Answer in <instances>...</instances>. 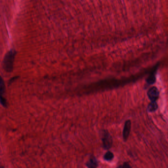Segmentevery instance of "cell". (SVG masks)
<instances>
[{
  "label": "cell",
  "mask_w": 168,
  "mask_h": 168,
  "mask_svg": "<svg viewBox=\"0 0 168 168\" xmlns=\"http://www.w3.org/2000/svg\"><path fill=\"white\" fill-rule=\"evenodd\" d=\"M15 56V52L13 50H10L5 55L3 60V67L7 72H10L12 71Z\"/></svg>",
  "instance_id": "obj_1"
},
{
  "label": "cell",
  "mask_w": 168,
  "mask_h": 168,
  "mask_svg": "<svg viewBox=\"0 0 168 168\" xmlns=\"http://www.w3.org/2000/svg\"><path fill=\"white\" fill-rule=\"evenodd\" d=\"M102 140L103 147L105 149H109L112 147L113 144L112 137L111 136L110 134L109 133L108 131L105 130L103 131Z\"/></svg>",
  "instance_id": "obj_2"
},
{
  "label": "cell",
  "mask_w": 168,
  "mask_h": 168,
  "mask_svg": "<svg viewBox=\"0 0 168 168\" xmlns=\"http://www.w3.org/2000/svg\"><path fill=\"white\" fill-rule=\"evenodd\" d=\"M148 95L152 101H156L159 98V92L158 89L155 87H151L148 91Z\"/></svg>",
  "instance_id": "obj_3"
},
{
  "label": "cell",
  "mask_w": 168,
  "mask_h": 168,
  "mask_svg": "<svg viewBox=\"0 0 168 168\" xmlns=\"http://www.w3.org/2000/svg\"><path fill=\"white\" fill-rule=\"evenodd\" d=\"M131 130V122L129 120L126 122L123 129V138L125 141H127L129 136L130 132Z\"/></svg>",
  "instance_id": "obj_4"
},
{
  "label": "cell",
  "mask_w": 168,
  "mask_h": 168,
  "mask_svg": "<svg viewBox=\"0 0 168 168\" xmlns=\"http://www.w3.org/2000/svg\"><path fill=\"white\" fill-rule=\"evenodd\" d=\"M87 166L89 168H96L98 167V162L95 157H91L89 161L87 163Z\"/></svg>",
  "instance_id": "obj_5"
},
{
  "label": "cell",
  "mask_w": 168,
  "mask_h": 168,
  "mask_svg": "<svg viewBox=\"0 0 168 168\" xmlns=\"http://www.w3.org/2000/svg\"><path fill=\"white\" fill-rule=\"evenodd\" d=\"M157 107L158 106L156 101H152L148 106V111L150 112H154L156 110Z\"/></svg>",
  "instance_id": "obj_6"
},
{
  "label": "cell",
  "mask_w": 168,
  "mask_h": 168,
  "mask_svg": "<svg viewBox=\"0 0 168 168\" xmlns=\"http://www.w3.org/2000/svg\"><path fill=\"white\" fill-rule=\"evenodd\" d=\"M114 155L113 153L110 152H108L105 154L104 156V158L106 161H111L114 158Z\"/></svg>",
  "instance_id": "obj_7"
},
{
  "label": "cell",
  "mask_w": 168,
  "mask_h": 168,
  "mask_svg": "<svg viewBox=\"0 0 168 168\" xmlns=\"http://www.w3.org/2000/svg\"><path fill=\"white\" fill-rule=\"evenodd\" d=\"M155 75L153 74L150 75V76L149 77V78L147 79V82H148V83L150 84L154 83L155 82Z\"/></svg>",
  "instance_id": "obj_8"
},
{
  "label": "cell",
  "mask_w": 168,
  "mask_h": 168,
  "mask_svg": "<svg viewBox=\"0 0 168 168\" xmlns=\"http://www.w3.org/2000/svg\"><path fill=\"white\" fill-rule=\"evenodd\" d=\"M118 168H132L128 162H125L122 165L119 166Z\"/></svg>",
  "instance_id": "obj_9"
},
{
  "label": "cell",
  "mask_w": 168,
  "mask_h": 168,
  "mask_svg": "<svg viewBox=\"0 0 168 168\" xmlns=\"http://www.w3.org/2000/svg\"><path fill=\"white\" fill-rule=\"evenodd\" d=\"M2 86H5V84H4L3 79L2 78V77L0 76V87H2Z\"/></svg>",
  "instance_id": "obj_10"
}]
</instances>
